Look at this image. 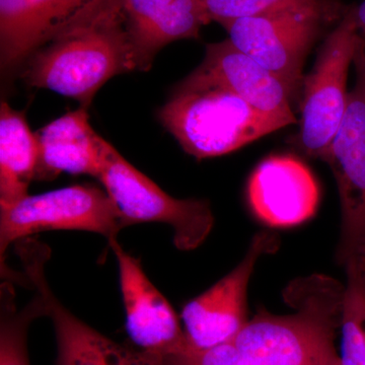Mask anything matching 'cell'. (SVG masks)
Segmentation results:
<instances>
[{"mask_svg": "<svg viewBox=\"0 0 365 365\" xmlns=\"http://www.w3.org/2000/svg\"><path fill=\"white\" fill-rule=\"evenodd\" d=\"M134 71L138 69L123 0H104L34 53L21 78L32 88L55 91L88 109L107 81Z\"/></svg>", "mask_w": 365, "mask_h": 365, "instance_id": "cell-1", "label": "cell"}, {"mask_svg": "<svg viewBox=\"0 0 365 365\" xmlns=\"http://www.w3.org/2000/svg\"><path fill=\"white\" fill-rule=\"evenodd\" d=\"M346 287L322 275L302 278L284 292L295 309L263 312L250 319L234 343L247 365H325L340 359L334 347L341 328Z\"/></svg>", "mask_w": 365, "mask_h": 365, "instance_id": "cell-2", "label": "cell"}, {"mask_svg": "<svg viewBox=\"0 0 365 365\" xmlns=\"http://www.w3.org/2000/svg\"><path fill=\"white\" fill-rule=\"evenodd\" d=\"M158 118L197 160L227 155L287 127L227 88L192 74L177 86Z\"/></svg>", "mask_w": 365, "mask_h": 365, "instance_id": "cell-3", "label": "cell"}, {"mask_svg": "<svg viewBox=\"0 0 365 365\" xmlns=\"http://www.w3.org/2000/svg\"><path fill=\"white\" fill-rule=\"evenodd\" d=\"M98 143V179L119 210L125 227L140 222L167 223L174 230L175 246L181 251L198 248L207 239L215 225L207 200L173 198L100 135Z\"/></svg>", "mask_w": 365, "mask_h": 365, "instance_id": "cell-4", "label": "cell"}, {"mask_svg": "<svg viewBox=\"0 0 365 365\" xmlns=\"http://www.w3.org/2000/svg\"><path fill=\"white\" fill-rule=\"evenodd\" d=\"M361 35L354 6L347 11L322 46L316 63L304 78L299 131L294 145L307 157L324 162L344 119L349 101L347 76Z\"/></svg>", "mask_w": 365, "mask_h": 365, "instance_id": "cell-5", "label": "cell"}, {"mask_svg": "<svg viewBox=\"0 0 365 365\" xmlns=\"http://www.w3.org/2000/svg\"><path fill=\"white\" fill-rule=\"evenodd\" d=\"M324 162L330 165L339 193L338 263L345 270L346 287L365 290V81L359 76Z\"/></svg>", "mask_w": 365, "mask_h": 365, "instance_id": "cell-6", "label": "cell"}, {"mask_svg": "<svg viewBox=\"0 0 365 365\" xmlns=\"http://www.w3.org/2000/svg\"><path fill=\"white\" fill-rule=\"evenodd\" d=\"M123 218L107 192L93 185H74L39 195H28L0 209V264L13 242L44 230H73L117 237Z\"/></svg>", "mask_w": 365, "mask_h": 365, "instance_id": "cell-7", "label": "cell"}, {"mask_svg": "<svg viewBox=\"0 0 365 365\" xmlns=\"http://www.w3.org/2000/svg\"><path fill=\"white\" fill-rule=\"evenodd\" d=\"M323 18L304 11H278L222 23L228 40L287 86L292 98L302 93L304 61L319 39Z\"/></svg>", "mask_w": 365, "mask_h": 365, "instance_id": "cell-8", "label": "cell"}, {"mask_svg": "<svg viewBox=\"0 0 365 365\" xmlns=\"http://www.w3.org/2000/svg\"><path fill=\"white\" fill-rule=\"evenodd\" d=\"M278 246L276 235L259 232L234 270L185 306L182 319L190 345L209 348L235 339L248 323L247 295L255 266L262 256L273 253Z\"/></svg>", "mask_w": 365, "mask_h": 365, "instance_id": "cell-9", "label": "cell"}, {"mask_svg": "<svg viewBox=\"0 0 365 365\" xmlns=\"http://www.w3.org/2000/svg\"><path fill=\"white\" fill-rule=\"evenodd\" d=\"M47 254L43 246L26 245L21 259L29 280L47 302L58 347L57 365H163L158 355L119 344L69 312L46 281Z\"/></svg>", "mask_w": 365, "mask_h": 365, "instance_id": "cell-10", "label": "cell"}, {"mask_svg": "<svg viewBox=\"0 0 365 365\" xmlns=\"http://www.w3.org/2000/svg\"><path fill=\"white\" fill-rule=\"evenodd\" d=\"M104 0H0V64L7 76Z\"/></svg>", "mask_w": 365, "mask_h": 365, "instance_id": "cell-11", "label": "cell"}, {"mask_svg": "<svg viewBox=\"0 0 365 365\" xmlns=\"http://www.w3.org/2000/svg\"><path fill=\"white\" fill-rule=\"evenodd\" d=\"M119 267L120 287L126 313V330L141 351L158 356L188 346L185 331L167 299L150 282L140 261L125 252L117 237L109 240Z\"/></svg>", "mask_w": 365, "mask_h": 365, "instance_id": "cell-12", "label": "cell"}, {"mask_svg": "<svg viewBox=\"0 0 365 365\" xmlns=\"http://www.w3.org/2000/svg\"><path fill=\"white\" fill-rule=\"evenodd\" d=\"M250 206L269 227H295L313 217L319 200L311 170L299 158L272 155L259 163L249 180Z\"/></svg>", "mask_w": 365, "mask_h": 365, "instance_id": "cell-13", "label": "cell"}, {"mask_svg": "<svg viewBox=\"0 0 365 365\" xmlns=\"http://www.w3.org/2000/svg\"><path fill=\"white\" fill-rule=\"evenodd\" d=\"M190 74L227 88L287 126L297 122L287 86L228 39L206 46L203 61Z\"/></svg>", "mask_w": 365, "mask_h": 365, "instance_id": "cell-14", "label": "cell"}, {"mask_svg": "<svg viewBox=\"0 0 365 365\" xmlns=\"http://www.w3.org/2000/svg\"><path fill=\"white\" fill-rule=\"evenodd\" d=\"M86 108L68 112L38 133L39 162L35 179H55L60 173L98 178V134L91 128Z\"/></svg>", "mask_w": 365, "mask_h": 365, "instance_id": "cell-15", "label": "cell"}, {"mask_svg": "<svg viewBox=\"0 0 365 365\" xmlns=\"http://www.w3.org/2000/svg\"><path fill=\"white\" fill-rule=\"evenodd\" d=\"M39 162V143L25 115L6 101L0 106V209L29 195Z\"/></svg>", "mask_w": 365, "mask_h": 365, "instance_id": "cell-16", "label": "cell"}, {"mask_svg": "<svg viewBox=\"0 0 365 365\" xmlns=\"http://www.w3.org/2000/svg\"><path fill=\"white\" fill-rule=\"evenodd\" d=\"M210 23L201 0H175L157 20L132 38L137 69L150 71L165 46L179 40L199 39L202 26Z\"/></svg>", "mask_w": 365, "mask_h": 365, "instance_id": "cell-17", "label": "cell"}, {"mask_svg": "<svg viewBox=\"0 0 365 365\" xmlns=\"http://www.w3.org/2000/svg\"><path fill=\"white\" fill-rule=\"evenodd\" d=\"M0 295V365H30L29 327L34 319L49 316L47 302L37 292L35 297L19 311L11 283H2Z\"/></svg>", "mask_w": 365, "mask_h": 365, "instance_id": "cell-18", "label": "cell"}, {"mask_svg": "<svg viewBox=\"0 0 365 365\" xmlns=\"http://www.w3.org/2000/svg\"><path fill=\"white\" fill-rule=\"evenodd\" d=\"M211 21L220 24L237 19L278 13L304 11L318 14L327 21L341 20L347 9L339 0H201Z\"/></svg>", "mask_w": 365, "mask_h": 365, "instance_id": "cell-19", "label": "cell"}, {"mask_svg": "<svg viewBox=\"0 0 365 365\" xmlns=\"http://www.w3.org/2000/svg\"><path fill=\"white\" fill-rule=\"evenodd\" d=\"M341 365H365V292L346 287Z\"/></svg>", "mask_w": 365, "mask_h": 365, "instance_id": "cell-20", "label": "cell"}, {"mask_svg": "<svg viewBox=\"0 0 365 365\" xmlns=\"http://www.w3.org/2000/svg\"><path fill=\"white\" fill-rule=\"evenodd\" d=\"M158 357L163 365H247L234 341L209 348H196L188 343L181 351Z\"/></svg>", "mask_w": 365, "mask_h": 365, "instance_id": "cell-21", "label": "cell"}, {"mask_svg": "<svg viewBox=\"0 0 365 365\" xmlns=\"http://www.w3.org/2000/svg\"><path fill=\"white\" fill-rule=\"evenodd\" d=\"M175 0H123L127 28L132 38L157 20Z\"/></svg>", "mask_w": 365, "mask_h": 365, "instance_id": "cell-22", "label": "cell"}, {"mask_svg": "<svg viewBox=\"0 0 365 365\" xmlns=\"http://www.w3.org/2000/svg\"><path fill=\"white\" fill-rule=\"evenodd\" d=\"M353 63L356 67L357 76H359V78H361L365 81V40L362 36Z\"/></svg>", "mask_w": 365, "mask_h": 365, "instance_id": "cell-23", "label": "cell"}, {"mask_svg": "<svg viewBox=\"0 0 365 365\" xmlns=\"http://www.w3.org/2000/svg\"><path fill=\"white\" fill-rule=\"evenodd\" d=\"M354 11L360 35L365 40V0H362L359 6H354Z\"/></svg>", "mask_w": 365, "mask_h": 365, "instance_id": "cell-24", "label": "cell"}, {"mask_svg": "<svg viewBox=\"0 0 365 365\" xmlns=\"http://www.w3.org/2000/svg\"><path fill=\"white\" fill-rule=\"evenodd\" d=\"M325 365H341L340 359L337 360V361H334L332 364H325Z\"/></svg>", "mask_w": 365, "mask_h": 365, "instance_id": "cell-25", "label": "cell"}]
</instances>
